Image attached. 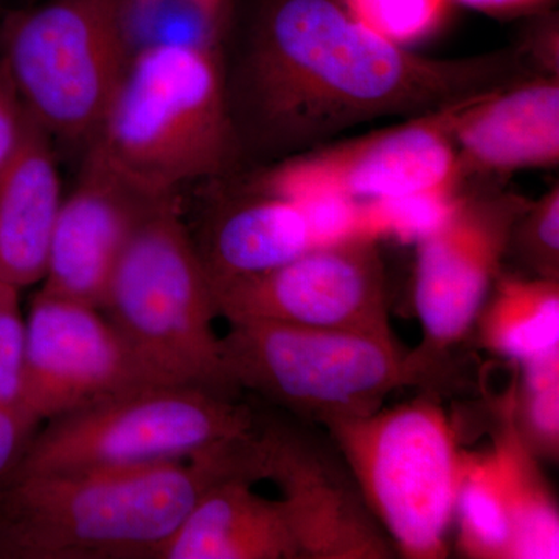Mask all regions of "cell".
<instances>
[{"mask_svg":"<svg viewBox=\"0 0 559 559\" xmlns=\"http://www.w3.org/2000/svg\"><path fill=\"white\" fill-rule=\"evenodd\" d=\"M255 429L252 411L234 396L146 385L49 419L10 474L138 468L194 457Z\"/></svg>","mask_w":559,"mask_h":559,"instance_id":"obj_8","label":"cell"},{"mask_svg":"<svg viewBox=\"0 0 559 559\" xmlns=\"http://www.w3.org/2000/svg\"><path fill=\"white\" fill-rule=\"evenodd\" d=\"M528 204L511 191L462 193L450 219L418 242L414 307L423 344L414 352L433 369L474 329Z\"/></svg>","mask_w":559,"mask_h":559,"instance_id":"obj_11","label":"cell"},{"mask_svg":"<svg viewBox=\"0 0 559 559\" xmlns=\"http://www.w3.org/2000/svg\"><path fill=\"white\" fill-rule=\"evenodd\" d=\"M511 419L540 462L559 459V348L518 364L510 385Z\"/></svg>","mask_w":559,"mask_h":559,"instance_id":"obj_22","label":"cell"},{"mask_svg":"<svg viewBox=\"0 0 559 559\" xmlns=\"http://www.w3.org/2000/svg\"><path fill=\"white\" fill-rule=\"evenodd\" d=\"M263 480L259 429L194 457L138 468L10 474L0 559H157L212 485Z\"/></svg>","mask_w":559,"mask_h":559,"instance_id":"obj_2","label":"cell"},{"mask_svg":"<svg viewBox=\"0 0 559 559\" xmlns=\"http://www.w3.org/2000/svg\"><path fill=\"white\" fill-rule=\"evenodd\" d=\"M50 139L31 116L21 145L0 171V280L20 289L46 275L62 204Z\"/></svg>","mask_w":559,"mask_h":559,"instance_id":"obj_16","label":"cell"},{"mask_svg":"<svg viewBox=\"0 0 559 559\" xmlns=\"http://www.w3.org/2000/svg\"><path fill=\"white\" fill-rule=\"evenodd\" d=\"M25 323L21 409L36 423L162 384L100 308L39 290Z\"/></svg>","mask_w":559,"mask_h":559,"instance_id":"obj_12","label":"cell"},{"mask_svg":"<svg viewBox=\"0 0 559 559\" xmlns=\"http://www.w3.org/2000/svg\"><path fill=\"white\" fill-rule=\"evenodd\" d=\"M314 248L299 205L257 190L252 200L221 213L200 253L215 286L277 270Z\"/></svg>","mask_w":559,"mask_h":559,"instance_id":"obj_18","label":"cell"},{"mask_svg":"<svg viewBox=\"0 0 559 559\" xmlns=\"http://www.w3.org/2000/svg\"><path fill=\"white\" fill-rule=\"evenodd\" d=\"M20 290L0 280V406L10 409H21L27 345Z\"/></svg>","mask_w":559,"mask_h":559,"instance_id":"obj_26","label":"cell"},{"mask_svg":"<svg viewBox=\"0 0 559 559\" xmlns=\"http://www.w3.org/2000/svg\"><path fill=\"white\" fill-rule=\"evenodd\" d=\"M477 94L409 117L388 130L285 157L264 173L259 191L285 200L330 193L356 201L457 193L463 179L455 124Z\"/></svg>","mask_w":559,"mask_h":559,"instance_id":"obj_9","label":"cell"},{"mask_svg":"<svg viewBox=\"0 0 559 559\" xmlns=\"http://www.w3.org/2000/svg\"><path fill=\"white\" fill-rule=\"evenodd\" d=\"M462 179L559 164V79L540 73L480 92L454 131Z\"/></svg>","mask_w":559,"mask_h":559,"instance_id":"obj_15","label":"cell"},{"mask_svg":"<svg viewBox=\"0 0 559 559\" xmlns=\"http://www.w3.org/2000/svg\"><path fill=\"white\" fill-rule=\"evenodd\" d=\"M264 480L280 506L300 559H389L392 543L367 507L342 460L316 437L270 426L260 429Z\"/></svg>","mask_w":559,"mask_h":559,"instance_id":"obj_13","label":"cell"},{"mask_svg":"<svg viewBox=\"0 0 559 559\" xmlns=\"http://www.w3.org/2000/svg\"><path fill=\"white\" fill-rule=\"evenodd\" d=\"M454 521L457 549L463 557L510 559L506 471L495 443L487 451H463Z\"/></svg>","mask_w":559,"mask_h":559,"instance_id":"obj_21","label":"cell"},{"mask_svg":"<svg viewBox=\"0 0 559 559\" xmlns=\"http://www.w3.org/2000/svg\"><path fill=\"white\" fill-rule=\"evenodd\" d=\"M252 487L241 477L212 485L157 559H300L278 499Z\"/></svg>","mask_w":559,"mask_h":559,"instance_id":"obj_17","label":"cell"},{"mask_svg":"<svg viewBox=\"0 0 559 559\" xmlns=\"http://www.w3.org/2000/svg\"><path fill=\"white\" fill-rule=\"evenodd\" d=\"M314 238L316 248L362 238V202L341 194L316 193L297 198Z\"/></svg>","mask_w":559,"mask_h":559,"instance_id":"obj_27","label":"cell"},{"mask_svg":"<svg viewBox=\"0 0 559 559\" xmlns=\"http://www.w3.org/2000/svg\"><path fill=\"white\" fill-rule=\"evenodd\" d=\"M393 549L407 559L450 551L463 450L440 396L323 426Z\"/></svg>","mask_w":559,"mask_h":559,"instance_id":"obj_6","label":"cell"},{"mask_svg":"<svg viewBox=\"0 0 559 559\" xmlns=\"http://www.w3.org/2000/svg\"><path fill=\"white\" fill-rule=\"evenodd\" d=\"M525 58V49L429 58L367 31L341 0H257L238 105L255 139L289 157L520 80Z\"/></svg>","mask_w":559,"mask_h":559,"instance_id":"obj_1","label":"cell"},{"mask_svg":"<svg viewBox=\"0 0 559 559\" xmlns=\"http://www.w3.org/2000/svg\"><path fill=\"white\" fill-rule=\"evenodd\" d=\"M221 336L234 388L248 389L325 426L367 417L390 393L429 384L437 371L393 334L305 329L274 322L229 323Z\"/></svg>","mask_w":559,"mask_h":559,"instance_id":"obj_5","label":"cell"},{"mask_svg":"<svg viewBox=\"0 0 559 559\" xmlns=\"http://www.w3.org/2000/svg\"><path fill=\"white\" fill-rule=\"evenodd\" d=\"M495 441L506 471L510 559H558L559 511L540 460L522 443L511 419L510 390L498 403Z\"/></svg>","mask_w":559,"mask_h":559,"instance_id":"obj_20","label":"cell"},{"mask_svg":"<svg viewBox=\"0 0 559 559\" xmlns=\"http://www.w3.org/2000/svg\"><path fill=\"white\" fill-rule=\"evenodd\" d=\"M28 120L31 114L22 102L7 62L0 57V171L21 145Z\"/></svg>","mask_w":559,"mask_h":559,"instance_id":"obj_29","label":"cell"},{"mask_svg":"<svg viewBox=\"0 0 559 559\" xmlns=\"http://www.w3.org/2000/svg\"><path fill=\"white\" fill-rule=\"evenodd\" d=\"M173 198L132 178L91 142L79 182L62 200L40 290L102 310L135 231Z\"/></svg>","mask_w":559,"mask_h":559,"instance_id":"obj_14","label":"cell"},{"mask_svg":"<svg viewBox=\"0 0 559 559\" xmlns=\"http://www.w3.org/2000/svg\"><path fill=\"white\" fill-rule=\"evenodd\" d=\"M212 290L218 318L229 323L393 334L384 263L374 241L314 248L277 270Z\"/></svg>","mask_w":559,"mask_h":559,"instance_id":"obj_10","label":"cell"},{"mask_svg":"<svg viewBox=\"0 0 559 559\" xmlns=\"http://www.w3.org/2000/svg\"><path fill=\"white\" fill-rule=\"evenodd\" d=\"M360 25L380 38L407 47L439 32L452 0H341Z\"/></svg>","mask_w":559,"mask_h":559,"instance_id":"obj_24","label":"cell"},{"mask_svg":"<svg viewBox=\"0 0 559 559\" xmlns=\"http://www.w3.org/2000/svg\"><path fill=\"white\" fill-rule=\"evenodd\" d=\"M132 25L151 20L160 11H178L183 21L204 32L212 38L219 39L221 32L229 21L235 0H131Z\"/></svg>","mask_w":559,"mask_h":559,"instance_id":"obj_28","label":"cell"},{"mask_svg":"<svg viewBox=\"0 0 559 559\" xmlns=\"http://www.w3.org/2000/svg\"><path fill=\"white\" fill-rule=\"evenodd\" d=\"M457 193H418L362 202V238L380 242L393 238L418 245L439 230L457 207Z\"/></svg>","mask_w":559,"mask_h":559,"instance_id":"obj_23","label":"cell"},{"mask_svg":"<svg viewBox=\"0 0 559 559\" xmlns=\"http://www.w3.org/2000/svg\"><path fill=\"white\" fill-rule=\"evenodd\" d=\"M38 426L25 412L0 406V484L20 462Z\"/></svg>","mask_w":559,"mask_h":559,"instance_id":"obj_30","label":"cell"},{"mask_svg":"<svg viewBox=\"0 0 559 559\" xmlns=\"http://www.w3.org/2000/svg\"><path fill=\"white\" fill-rule=\"evenodd\" d=\"M455 2L491 16H514V14L539 9L549 0H455Z\"/></svg>","mask_w":559,"mask_h":559,"instance_id":"obj_31","label":"cell"},{"mask_svg":"<svg viewBox=\"0 0 559 559\" xmlns=\"http://www.w3.org/2000/svg\"><path fill=\"white\" fill-rule=\"evenodd\" d=\"M102 311L162 384L234 396L204 261L180 218L178 198L135 231L110 278Z\"/></svg>","mask_w":559,"mask_h":559,"instance_id":"obj_4","label":"cell"},{"mask_svg":"<svg viewBox=\"0 0 559 559\" xmlns=\"http://www.w3.org/2000/svg\"><path fill=\"white\" fill-rule=\"evenodd\" d=\"M538 277L559 278V187L530 201L511 235L510 249ZM509 249V250H510Z\"/></svg>","mask_w":559,"mask_h":559,"instance_id":"obj_25","label":"cell"},{"mask_svg":"<svg viewBox=\"0 0 559 559\" xmlns=\"http://www.w3.org/2000/svg\"><path fill=\"white\" fill-rule=\"evenodd\" d=\"M131 13V0H47L3 17L0 57L50 138L97 135L132 57Z\"/></svg>","mask_w":559,"mask_h":559,"instance_id":"obj_7","label":"cell"},{"mask_svg":"<svg viewBox=\"0 0 559 559\" xmlns=\"http://www.w3.org/2000/svg\"><path fill=\"white\" fill-rule=\"evenodd\" d=\"M474 326L481 347L516 364L559 348V278L500 272Z\"/></svg>","mask_w":559,"mask_h":559,"instance_id":"obj_19","label":"cell"},{"mask_svg":"<svg viewBox=\"0 0 559 559\" xmlns=\"http://www.w3.org/2000/svg\"><path fill=\"white\" fill-rule=\"evenodd\" d=\"M218 44L151 40L132 55L92 142L160 194L229 170L240 153Z\"/></svg>","mask_w":559,"mask_h":559,"instance_id":"obj_3","label":"cell"}]
</instances>
